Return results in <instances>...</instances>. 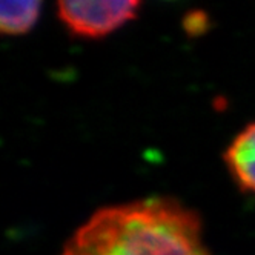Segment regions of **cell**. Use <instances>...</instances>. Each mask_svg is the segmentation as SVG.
<instances>
[{"label":"cell","mask_w":255,"mask_h":255,"mask_svg":"<svg viewBox=\"0 0 255 255\" xmlns=\"http://www.w3.org/2000/svg\"><path fill=\"white\" fill-rule=\"evenodd\" d=\"M223 160L235 183L243 191L255 194V122L235 135Z\"/></svg>","instance_id":"cell-3"},{"label":"cell","mask_w":255,"mask_h":255,"mask_svg":"<svg viewBox=\"0 0 255 255\" xmlns=\"http://www.w3.org/2000/svg\"><path fill=\"white\" fill-rule=\"evenodd\" d=\"M43 0H0V31L23 35L37 23Z\"/></svg>","instance_id":"cell-4"},{"label":"cell","mask_w":255,"mask_h":255,"mask_svg":"<svg viewBox=\"0 0 255 255\" xmlns=\"http://www.w3.org/2000/svg\"><path fill=\"white\" fill-rule=\"evenodd\" d=\"M183 28L191 37H198L208 31L209 17L203 11H191L183 17Z\"/></svg>","instance_id":"cell-5"},{"label":"cell","mask_w":255,"mask_h":255,"mask_svg":"<svg viewBox=\"0 0 255 255\" xmlns=\"http://www.w3.org/2000/svg\"><path fill=\"white\" fill-rule=\"evenodd\" d=\"M60 255H209L198 215L172 198L151 197L99 209Z\"/></svg>","instance_id":"cell-1"},{"label":"cell","mask_w":255,"mask_h":255,"mask_svg":"<svg viewBox=\"0 0 255 255\" xmlns=\"http://www.w3.org/2000/svg\"><path fill=\"white\" fill-rule=\"evenodd\" d=\"M57 15L71 35L103 39L134 20L141 0H56Z\"/></svg>","instance_id":"cell-2"}]
</instances>
